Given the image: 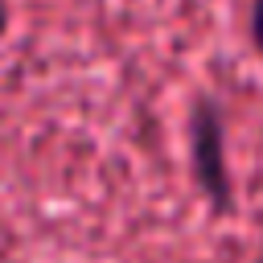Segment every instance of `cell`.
<instances>
[{
  "label": "cell",
  "instance_id": "1",
  "mask_svg": "<svg viewBox=\"0 0 263 263\" xmlns=\"http://www.w3.org/2000/svg\"><path fill=\"white\" fill-rule=\"evenodd\" d=\"M193 164H197V181L210 193V201L218 210H226L230 197V181H226V152H222V119L214 103H197L193 111Z\"/></svg>",
  "mask_w": 263,
  "mask_h": 263
},
{
  "label": "cell",
  "instance_id": "2",
  "mask_svg": "<svg viewBox=\"0 0 263 263\" xmlns=\"http://www.w3.org/2000/svg\"><path fill=\"white\" fill-rule=\"evenodd\" d=\"M251 33H255V45L263 49V0L251 4Z\"/></svg>",
  "mask_w": 263,
  "mask_h": 263
},
{
  "label": "cell",
  "instance_id": "3",
  "mask_svg": "<svg viewBox=\"0 0 263 263\" xmlns=\"http://www.w3.org/2000/svg\"><path fill=\"white\" fill-rule=\"evenodd\" d=\"M4 29H8V4L0 0V37H4Z\"/></svg>",
  "mask_w": 263,
  "mask_h": 263
}]
</instances>
